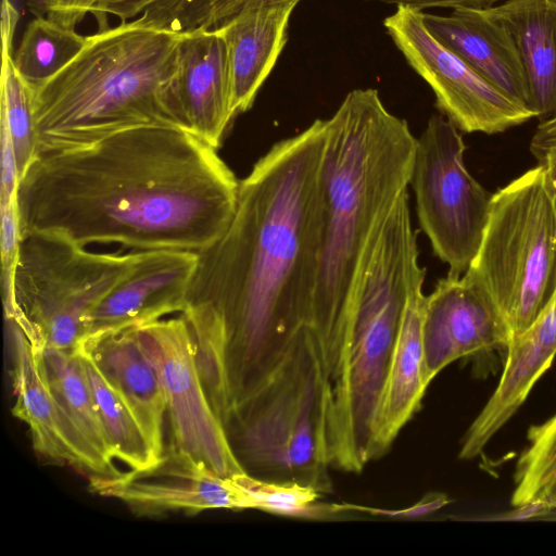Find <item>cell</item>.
I'll list each match as a JSON object with an SVG mask.
<instances>
[{
  "label": "cell",
  "instance_id": "cell-30",
  "mask_svg": "<svg viewBox=\"0 0 556 556\" xmlns=\"http://www.w3.org/2000/svg\"><path fill=\"white\" fill-rule=\"evenodd\" d=\"M198 0H148L140 22L182 31L187 17Z\"/></svg>",
  "mask_w": 556,
  "mask_h": 556
},
{
  "label": "cell",
  "instance_id": "cell-35",
  "mask_svg": "<svg viewBox=\"0 0 556 556\" xmlns=\"http://www.w3.org/2000/svg\"><path fill=\"white\" fill-rule=\"evenodd\" d=\"M367 1H378L388 4H395L396 7L403 5L412 9H416L418 11H422L425 9L430 8H450V9H459V8H469V9H489L494 7L495 3L501 0H367Z\"/></svg>",
  "mask_w": 556,
  "mask_h": 556
},
{
  "label": "cell",
  "instance_id": "cell-18",
  "mask_svg": "<svg viewBox=\"0 0 556 556\" xmlns=\"http://www.w3.org/2000/svg\"><path fill=\"white\" fill-rule=\"evenodd\" d=\"M422 20L444 47L531 111L528 81L518 51L507 30L484 10L459 8L447 15L422 12Z\"/></svg>",
  "mask_w": 556,
  "mask_h": 556
},
{
  "label": "cell",
  "instance_id": "cell-27",
  "mask_svg": "<svg viewBox=\"0 0 556 556\" xmlns=\"http://www.w3.org/2000/svg\"><path fill=\"white\" fill-rule=\"evenodd\" d=\"M527 439L529 445L516 464L511 504L545 500L556 508V414L530 427Z\"/></svg>",
  "mask_w": 556,
  "mask_h": 556
},
{
  "label": "cell",
  "instance_id": "cell-6",
  "mask_svg": "<svg viewBox=\"0 0 556 556\" xmlns=\"http://www.w3.org/2000/svg\"><path fill=\"white\" fill-rule=\"evenodd\" d=\"M331 386L309 327L290 343L267 380L233 410L226 427L242 464L266 480L332 492L327 421ZM245 469V468H244Z\"/></svg>",
  "mask_w": 556,
  "mask_h": 556
},
{
  "label": "cell",
  "instance_id": "cell-26",
  "mask_svg": "<svg viewBox=\"0 0 556 556\" xmlns=\"http://www.w3.org/2000/svg\"><path fill=\"white\" fill-rule=\"evenodd\" d=\"M230 479L251 498L253 509L309 520H331L351 513L345 504L321 502L324 494L298 482L266 480L247 471Z\"/></svg>",
  "mask_w": 556,
  "mask_h": 556
},
{
  "label": "cell",
  "instance_id": "cell-21",
  "mask_svg": "<svg viewBox=\"0 0 556 556\" xmlns=\"http://www.w3.org/2000/svg\"><path fill=\"white\" fill-rule=\"evenodd\" d=\"M425 276L413 283L395 341L384 394L378 417L375 459L382 456L419 410L430 384L424 349Z\"/></svg>",
  "mask_w": 556,
  "mask_h": 556
},
{
  "label": "cell",
  "instance_id": "cell-8",
  "mask_svg": "<svg viewBox=\"0 0 556 556\" xmlns=\"http://www.w3.org/2000/svg\"><path fill=\"white\" fill-rule=\"evenodd\" d=\"M466 271L492 298L511 340L544 309L556 286V219L541 163L492 194Z\"/></svg>",
  "mask_w": 556,
  "mask_h": 556
},
{
  "label": "cell",
  "instance_id": "cell-12",
  "mask_svg": "<svg viewBox=\"0 0 556 556\" xmlns=\"http://www.w3.org/2000/svg\"><path fill=\"white\" fill-rule=\"evenodd\" d=\"M511 332L486 290L467 271L440 279L426 296L424 349L430 381L457 359L507 352Z\"/></svg>",
  "mask_w": 556,
  "mask_h": 556
},
{
  "label": "cell",
  "instance_id": "cell-2",
  "mask_svg": "<svg viewBox=\"0 0 556 556\" xmlns=\"http://www.w3.org/2000/svg\"><path fill=\"white\" fill-rule=\"evenodd\" d=\"M239 180L188 130L141 127L38 154L20 180L21 236L200 252L228 228Z\"/></svg>",
  "mask_w": 556,
  "mask_h": 556
},
{
  "label": "cell",
  "instance_id": "cell-7",
  "mask_svg": "<svg viewBox=\"0 0 556 556\" xmlns=\"http://www.w3.org/2000/svg\"><path fill=\"white\" fill-rule=\"evenodd\" d=\"M141 252H93L52 233L23 235L5 319L14 321L36 350L75 351L89 334L97 306Z\"/></svg>",
  "mask_w": 556,
  "mask_h": 556
},
{
  "label": "cell",
  "instance_id": "cell-23",
  "mask_svg": "<svg viewBox=\"0 0 556 556\" xmlns=\"http://www.w3.org/2000/svg\"><path fill=\"white\" fill-rule=\"evenodd\" d=\"M43 378L60 407L109 463L115 458L99 416L80 355L48 346L34 349Z\"/></svg>",
  "mask_w": 556,
  "mask_h": 556
},
{
  "label": "cell",
  "instance_id": "cell-38",
  "mask_svg": "<svg viewBox=\"0 0 556 556\" xmlns=\"http://www.w3.org/2000/svg\"><path fill=\"white\" fill-rule=\"evenodd\" d=\"M18 12L9 0H2L1 39L2 47L13 49V37L18 21Z\"/></svg>",
  "mask_w": 556,
  "mask_h": 556
},
{
  "label": "cell",
  "instance_id": "cell-25",
  "mask_svg": "<svg viewBox=\"0 0 556 556\" xmlns=\"http://www.w3.org/2000/svg\"><path fill=\"white\" fill-rule=\"evenodd\" d=\"M88 36L45 16L33 20L13 54L18 75L31 88L47 83L84 49Z\"/></svg>",
  "mask_w": 556,
  "mask_h": 556
},
{
  "label": "cell",
  "instance_id": "cell-4",
  "mask_svg": "<svg viewBox=\"0 0 556 556\" xmlns=\"http://www.w3.org/2000/svg\"><path fill=\"white\" fill-rule=\"evenodd\" d=\"M180 35L135 18L88 36L72 62L30 88L38 154L134 128L189 131L177 86Z\"/></svg>",
  "mask_w": 556,
  "mask_h": 556
},
{
  "label": "cell",
  "instance_id": "cell-19",
  "mask_svg": "<svg viewBox=\"0 0 556 556\" xmlns=\"http://www.w3.org/2000/svg\"><path fill=\"white\" fill-rule=\"evenodd\" d=\"M298 3L285 1L242 8L213 28L226 46L236 116L251 109L260 88L276 65Z\"/></svg>",
  "mask_w": 556,
  "mask_h": 556
},
{
  "label": "cell",
  "instance_id": "cell-24",
  "mask_svg": "<svg viewBox=\"0 0 556 556\" xmlns=\"http://www.w3.org/2000/svg\"><path fill=\"white\" fill-rule=\"evenodd\" d=\"M75 351L83 359L114 457L125 463L130 470H146L156 465L162 457L155 453L127 402L105 379L88 353Z\"/></svg>",
  "mask_w": 556,
  "mask_h": 556
},
{
  "label": "cell",
  "instance_id": "cell-31",
  "mask_svg": "<svg viewBox=\"0 0 556 556\" xmlns=\"http://www.w3.org/2000/svg\"><path fill=\"white\" fill-rule=\"evenodd\" d=\"M37 16H45L65 26H75L90 13L94 0H26Z\"/></svg>",
  "mask_w": 556,
  "mask_h": 556
},
{
  "label": "cell",
  "instance_id": "cell-29",
  "mask_svg": "<svg viewBox=\"0 0 556 556\" xmlns=\"http://www.w3.org/2000/svg\"><path fill=\"white\" fill-rule=\"evenodd\" d=\"M300 0H198L193 8L195 27L213 29L242 8Z\"/></svg>",
  "mask_w": 556,
  "mask_h": 556
},
{
  "label": "cell",
  "instance_id": "cell-28",
  "mask_svg": "<svg viewBox=\"0 0 556 556\" xmlns=\"http://www.w3.org/2000/svg\"><path fill=\"white\" fill-rule=\"evenodd\" d=\"M13 49L2 47L0 118L10 134L20 180L38 155L33 91L16 72Z\"/></svg>",
  "mask_w": 556,
  "mask_h": 556
},
{
  "label": "cell",
  "instance_id": "cell-15",
  "mask_svg": "<svg viewBox=\"0 0 556 556\" xmlns=\"http://www.w3.org/2000/svg\"><path fill=\"white\" fill-rule=\"evenodd\" d=\"M198 261L194 251H142L128 275L94 309L87 337L181 313Z\"/></svg>",
  "mask_w": 556,
  "mask_h": 556
},
{
  "label": "cell",
  "instance_id": "cell-3",
  "mask_svg": "<svg viewBox=\"0 0 556 556\" xmlns=\"http://www.w3.org/2000/svg\"><path fill=\"white\" fill-rule=\"evenodd\" d=\"M416 137L374 88L350 91L325 119L321 232L312 330L330 384L381 230L410 184Z\"/></svg>",
  "mask_w": 556,
  "mask_h": 556
},
{
  "label": "cell",
  "instance_id": "cell-34",
  "mask_svg": "<svg viewBox=\"0 0 556 556\" xmlns=\"http://www.w3.org/2000/svg\"><path fill=\"white\" fill-rule=\"evenodd\" d=\"M148 0H94L90 13H92L99 25V30L108 27L106 15L113 14L123 22L141 14Z\"/></svg>",
  "mask_w": 556,
  "mask_h": 556
},
{
  "label": "cell",
  "instance_id": "cell-17",
  "mask_svg": "<svg viewBox=\"0 0 556 556\" xmlns=\"http://www.w3.org/2000/svg\"><path fill=\"white\" fill-rule=\"evenodd\" d=\"M555 355L556 286L534 323L510 341L500 382L464 435L459 458L472 459L482 453L525 402Z\"/></svg>",
  "mask_w": 556,
  "mask_h": 556
},
{
  "label": "cell",
  "instance_id": "cell-1",
  "mask_svg": "<svg viewBox=\"0 0 556 556\" xmlns=\"http://www.w3.org/2000/svg\"><path fill=\"white\" fill-rule=\"evenodd\" d=\"M324 148L325 119L275 143L239 180L224 235L198 252L180 315L225 334L232 412L312 329Z\"/></svg>",
  "mask_w": 556,
  "mask_h": 556
},
{
  "label": "cell",
  "instance_id": "cell-13",
  "mask_svg": "<svg viewBox=\"0 0 556 556\" xmlns=\"http://www.w3.org/2000/svg\"><path fill=\"white\" fill-rule=\"evenodd\" d=\"M93 493L115 498L139 513L205 509H253L251 498L230 478H224L173 447L146 470L89 477Z\"/></svg>",
  "mask_w": 556,
  "mask_h": 556
},
{
  "label": "cell",
  "instance_id": "cell-36",
  "mask_svg": "<svg viewBox=\"0 0 556 556\" xmlns=\"http://www.w3.org/2000/svg\"><path fill=\"white\" fill-rule=\"evenodd\" d=\"M530 152L539 161L556 153V115L541 121L530 141Z\"/></svg>",
  "mask_w": 556,
  "mask_h": 556
},
{
  "label": "cell",
  "instance_id": "cell-33",
  "mask_svg": "<svg viewBox=\"0 0 556 556\" xmlns=\"http://www.w3.org/2000/svg\"><path fill=\"white\" fill-rule=\"evenodd\" d=\"M20 175L10 134L1 124V186L0 204L17 199Z\"/></svg>",
  "mask_w": 556,
  "mask_h": 556
},
{
  "label": "cell",
  "instance_id": "cell-5",
  "mask_svg": "<svg viewBox=\"0 0 556 556\" xmlns=\"http://www.w3.org/2000/svg\"><path fill=\"white\" fill-rule=\"evenodd\" d=\"M405 192L389 215L362 281L327 421L330 467L358 473L375 459L378 417L410 288L426 275Z\"/></svg>",
  "mask_w": 556,
  "mask_h": 556
},
{
  "label": "cell",
  "instance_id": "cell-10",
  "mask_svg": "<svg viewBox=\"0 0 556 556\" xmlns=\"http://www.w3.org/2000/svg\"><path fill=\"white\" fill-rule=\"evenodd\" d=\"M143 352L156 369L166 397L173 448L224 478L245 472L227 431L214 412L195 361L182 315L137 326Z\"/></svg>",
  "mask_w": 556,
  "mask_h": 556
},
{
  "label": "cell",
  "instance_id": "cell-16",
  "mask_svg": "<svg viewBox=\"0 0 556 556\" xmlns=\"http://www.w3.org/2000/svg\"><path fill=\"white\" fill-rule=\"evenodd\" d=\"M177 86L189 131L218 150L236 115L227 50L217 30L181 31Z\"/></svg>",
  "mask_w": 556,
  "mask_h": 556
},
{
  "label": "cell",
  "instance_id": "cell-11",
  "mask_svg": "<svg viewBox=\"0 0 556 556\" xmlns=\"http://www.w3.org/2000/svg\"><path fill=\"white\" fill-rule=\"evenodd\" d=\"M383 26L410 67L432 89L441 114L459 130L493 135L536 117L437 40L424 23L422 11L399 5Z\"/></svg>",
  "mask_w": 556,
  "mask_h": 556
},
{
  "label": "cell",
  "instance_id": "cell-9",
  "mask_svg": "<svg viewBox=\"0 0 556 556\" xmlns=\"http://www.w3.org/2000/svg\"><path fill=\"white\" fill-rule=\"evenodd\" d=\"M465 150L459 129L443 115L431 116L416 139L409 184L419 226L454 277L479 249L492 197L467 170Z\"/></svg>",
  "mask_w": 556,
  "mask_h": 556
},
{
  "label": "cell",
  "instance_id": "cell-37",
  "mask_svg": "<svg viewBox=\"0 0 556 556\" xmlns=\"http://www.w3.org/2000/svg\"><path fill=\"white\" fill-rule=\"evenodd\" d=\"M556 509L548 501L545 500H536L533 502H529L519 506H516V509L513 511H508L504 515L495 516L492 519L494 520H523V519H533V518H542L543 516L551 513V510Z\"/></svg>",
  "mask_w": 556,
  "mask_h": 556
},
{
  "label": "cell",
  "instance_id": "cell-20",
  "mask_svg": "<svg viewBox=\"0 0 556 556\" xmlns=\"http://www.w3.org/2000/svg\"><path fill=\"white\" fill-rule=\"evenodd\" d=\"M76 350L91 356L134 412L155 453L163 457L166 397L160 376L141 348L137 326L87 337Z\"/></svg>",
  "mask_w": 556,
  "mask_h": 556
},
{
  "label": "cell",
  "instance_id": "cell-14",
  "mask_svg": "<svg viewBox=\"0 0 556 556\" xmlns=\"http://www.w3.org/2000/svg\"><path fill=\"white\" fill-rule=\"evenodd\" d=\"M13 415L28 426L33 447L52 460L70 465L88 477L115 476L105 460L71 421L51 393L33 345L12 320Z\"/></svg>",
  "mask_w": 556,
  "mask_h": 556
},
{
  "label": "cell",
  "instance_id": "cell-39",
  "mask_svg": "<svg viewBox=\"0 0 556 556\" xmlns=\"http://www.w3.org/2000/svg\"><path fill=\"white\" fill-rule=\"evenodd\" d=\"M540 163L544 168L545 187L551 199L556 219V153L547 154Z\"/></svg>",
  "mask_w": 556,
  "mask_h": 556
},
{
  "label": "cell",
  "instance_id": "cell-32",
  "mask_svg": "<svg viewBox=\"0 0 556 556\" xmlns=\"http://www.w3.org/2000/svg\"><path fill=\"white\" fill-rule=\"evenodd\" d=\"M450 503L451 500L446 494L441 492H430L424 495L419 501H417L412 506L401 509H383L361 506L356 504H344L350 511H361L367 513L372 516H383L399 519H417L429 516L434 511L441 509L442 507L448 505Z\"/></svg>",
  "mask_w": 556,
  "mask_h": 556
},
{
  "label": "cell",
  "instance_id": "cell-22",
  "mask_svg": "<svg viewBox=\"0 0 556 556\" xmlns=\"http://www.w3.org/2000/svg\"><path fill=\"white\" fill-rule=\"evenodd\" d=\"M509 34L521 60L531 111L556 115V0H506L484 9Z\"/></svg>",
  "mask_w": 556,
  "mask_h": 556
}]
</instances>
